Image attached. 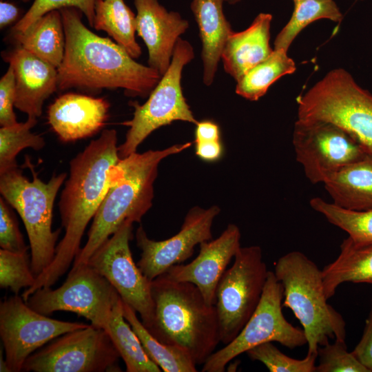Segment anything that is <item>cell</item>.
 Listing matches in <instances>:
<instances>
[{"mask_svg": "<svg viewBox=\"0 0 372 372\" xmlns=\"http://www.w3.org/2000/svg\"><path fill=\"white\" fill-rule=\"evenodd\" d=\"M119 160L116 131L110 129L104 130L70 161L69 176L59 201L65 234L51 264L22 293L25 301L37 289L54 285L68 270L81 249L85 228L107 190L112 169Z\"/></svg>", "mask_w": 372, "mask_h": 372, "instance_id": "cell-1", "label": "cell"}, {"mask_svg": "<svg viewBox=\"0 0 372 372\" xmlns=\"http://www.w3.org/2000/svg\"><path fill=\"white\" fill-rule=\"evenodd\" d=\"M59 11L65 47L57 68L59 90L121 88L132 97L149 95L162 78L158 72L135 61L118 43L90 30L79 9L69 7Z\"/></svg>", "mask_w": 372, "mask_h": 372, "instance_id": "cell-2", "label": "cell"}, {"mask_svg": "<svg viewBox=\"0 0 372 372\" xmlns=\"http://www.w3.org/2000/svg\"><path fill=\"white\" fill-rule=\"evenodd\" d=\"M191 145L189 142L161 150L134 152L118 161L112 169L107 190L93 218L87 242L72 268L86 264L98 247L125 221L141 222L152 206L159 163Z\"/></svg>", "mask_w": 372, "mask_h": 372, "instance_id": "cell-3", "label": "cell"}, {"mask_svg": "<svg viewBox=\"0 0 372 372\" xmlns=\"http://www.w3.org/2000/svg\"><path fill=\"white\" fill-rule=\"evenodd\" d=\"M153 318L148 331L159 341L184 351L203 364L220 342L216 307L198 288L165 274L151 281Z\"/></svg>", "mask_w": 372, "mask_h": 372, "instance_id": "cell-4", "label": "cell"}, {"mask_svg": "<svg viewBox=\"0 0 372 372\" xmlns=\"http://www.w3.org/2000/svg\"><path fill=\"white\" fill-rule=\"evenodd\" d=\"M273 272L283 286L282 307L290 309L302 326L307 354L318 355L329 339L345 341L346 322L328 304L322 270L314 262L300 251H291L277 260Z\"/></svg>", "mask_w": 372, "mask_h": 372, "instance_id": "cell-5", "label": "cell"}, {"mask_svg": "<svg viewBox=\"0 0 372 372\" xmlns=\"http://www.w3.org/2000/svg\"><path fill=\"white\" fill-rule=\"evenodd\" d=\"M32 180L18 166L0 173V193L19 214L25 227L30 247V265L37 278L52 262L61 229H52L53 207L67 174H54L45 183L31 168Z\"/></svg>", "mask_w": 372, "mask_h": 372, "instance_id": "cell-6", "label": "cell"}, {"mask_svg": "<svg viewBox=\"0 0 372 372\" xmlns=\"http://www.w3.org/2000/svg\"><path fill=\"white\" fill-rule=\"evenodd\" d=\"M298 119L344 130L372 158V94L342 68L333 69L297 99Z\"/></svg>", "mask_w": 372, "mask_h": 372, "instance_id": "cell-7", "label": "cell"}, {"mask_svg": "<svg viewBox=\"0 0 372 372\" xmlns=\"http://www.w3.org/2000/svg\"><path fill=\"white\" fill-rule=\"evenodd\" d=\"M194 57V49L186 40L179 38L171 64L152 90L147 101L140 105L132 102L133 118L123 124L130 128L124 142L118 146L119 158L136 152L137 147L155 130L182 121L196 125V121L182 90L183 68Z\"/></svg>", "mask_w": 372, "mask_h": 372, "instance_id": "cell-8", "label": "cell"}, {"mask_svg": "<svg viewBox=\"0 0 372 372\" xmlns=\"http://www.w3.org/2000/svg\"><path fill=\"white\" fill-rule=\"evenodd\" d=\"M268 270L259 246L240 247L216 291L219 336L225 345L240 333L258 307Z\"/></svg>", "mask_w": 372, "mask_h": 372, "instance_id": "cell-9", "label": "cell"}, {"mask_svg": "<svg viewBox=\"0 0 372 372\" xmlns=\"http://www.w3.org/2000/svg\"><path fill=\"white\" fill-rule=\"evenodd\" d=\"M284 289L273 271H269L260 302L246 324L229 344L214 352L203 364V372H223L239 355L268 342L289 349L307 344L303 329L294 327L282 313Z\"/></svg>", "mask_w": 372, "mask_h": 372, "instance_id": "cell-10", "label": "cell"}, {"mask_svg": "<svg viewBox=\"0 0 372 372\" xmlns=\"http://www.w3.org/2000/svg\"><path fill=\"white\" fill-rule=\"evenodd\" d=\"M121 298L110 282L87 263L72 268L59 287H43L25 301L37 312L49 316L70 311L83 316L93 326L105 329L113 309Z\"/></svg>", "mask_w": 372, "mask_h": 372, "instance_id": "cell-11", "label": "cell"}, {"mask_svg": "<svg viewBox=\"0 0 372 372\" xmlns=\"http://www.w3.org/2000/svg\"><path fill=\"white\" fill-rule=\"evenodd\" d=\"M120 355L107 332L92 324L65 333L37 350L25 360L30 372L121 371Z\"/></svg>", "mask_w": 372, "mask_h": 372, "instance_id": "cell-12", "label": "cell"}, {"mask_svg": "<svg viewBox=\"0 0 372 372\" xmlns=\"http://www.w3.org/2000/svg\"><path fill=\"white\" fill-rule=\"evenodd\" d=\"M292 144L296 160L312 184L324 183L342 168L368 156L344 130L322 121L298 119Z\"/></svg>", "mask_w": 372, "mask_h": 372, "instance_id": "cell-13", "label": "cell"}, {"mask_svg": "<svg viewBox=\"0 0 372 372\" xmlns=\"http://www.w3.org/2000/svg\"><path fill=\"white\" fill-rule=\"evenodd\" d=\"M89 325L50 318L18 294L6 298L0 304V336L10 372L23 371L28 358L56 338Z\"/></svg>", "mask_w": 372, "mask_h": 372, "instance_id": "cell-14", "label": "cell"}, {"mask_svg": "<svg viewBox=\"0 0 372 372\" xmlns=\"http://www.w3.org/2000/svg\"><path fill=\"white\" fill-rule=\"evenodd\" d=\"M133 223L127 220L93 253L87 264L105 277L123 302L138 313L147 328L152 320L154 302L151 280L135 264L130 247Z\"/></svg>", "mask_w": 372, "mask_h": 372, "instance_id": "cell-15", "label": "cell"}, {"mask_svg": "<svg viewBox=\"0 0 372 372\" xmlns=\"http://www.w3.org/2000/svg\"><path fill=\"white\" fill-rule=\"evenodd\" d=\"M219 213L216 205L207 209L194 207L187 213L179 231L163 240L150 239L140 225L136 240L141 253L136 264L142 273L152 281L190 258L196 245L211 239V226Z\"/></svg>", "mask_w": 372, "mask_h": 372, "instance_id": "cell-16", "label": "cell"}, {"mask_svg": "<svg viewBox=\"0 0 372 372\" xmlns=\"http://www.w3.org/2000/svg\"><path fill=\"white\" fill-rule=\"evenodd\" d=\"M240 238L238 226L229 224L217 238L201 242L198 255L191 262L174 265L164 274L173 280L195 285L205 302L215 305L217 286L241 247Z\"/></svg>", "mask_w": 372, "mask_h": 372, "instance_id": "cell-17", "label": "cell"}, {"mask_svg": "<svg viewBox=\"0 0 372 372\" xmlns=\"http://www.w3.org/2000/svg\"><path fill=\"white\" fill-rule=\"evenodd\" d=\"M136 30L146 45L148 65L163 76L169 68L176 44L189 27L176 12H168L158 0H134Z\"/></svg>", "mask_w": 372, "mask_h": 372, "instance_id": "cell-18", "label": "cell"}, {"mask_svg": "<svg viewBox=\"0 0 372 372\" xmlns=\"http://www.w3.org/2000/svg\"><path fill=\"white\" fill-rule=\"evenodd\" d=\"M1 56L14 72L15 107L37 118L45 101L58 89L57 68L19 45L2 52Z\"/></svg>", "mask_w": 372, "mask_h": 372, "instance_id": "cell-19", "label": "cell"}, {"mask_svg": "<svg viewBox=\"0 0 372 372\" xmlns=\"http://www.w3.org/2000/svg\"><path fill=\"white\" fill-rule=\"evenodd\" d=\"M109 102L103 98L66 93L48 107V120L60 141L70 143L90 137L105 125Z\"/></svg>", "mask_w": 372, "mask_h": 372, "instance_id": "cell-20", "label": "cell"}, {"mask_svg": "<svg viewBox=\"0 0 372 372\" xmlns=\"http://www.w3.org/2000/svg\"><path fill=\"white\" fill-rule=\"evenodd\" d=\"M272 16L260 13L245 30L233 32L223 48L221 60L225 72L236 81L248 70L268 57Z\"/></svg>", "mask_w": 372, "mask_h": 372, "instance_id": "cell-21", "label": "cell"}, {"mask_svg": "<svg viewBox=\"0 0 372 372\" xmlns=\"http://www.w3.org/2000/svg\"><path fill=\"white\" fill-rule=\"evenodd\" d=\"M225 0H192L191 10L202 43L203 82L209 86L215 77L225 43L234 32L223 12Z\"/></svg>", "mask_w": 372, "mask_h": 372, "instance_id": "cell-22", "label": "cell"}, {"mask_svg": "<svg viewBox=\"0 0 372 372\" xmlns=\"http://www.w3.org/2000/svg\"><path fill=\"white\" fill-rule=\"evenodd\" d=\"M332 203L344 209H372V158L369 156L338 171L324 183Z\"/></svg>", "mask_w": 372, "mask_h": 372, "instance_id": "cell-23", "label": "cell"}, {"mask_svg": "<svg viewBox=\"0 0 372 372\" xmlns=\"http://www.w3.org/2000/svg\"><path fill=\"white\" fill-rule=\"evenodd\" d=\"M327 299L344 282L372 284V243H359L349 237L340 245L336 259L322 270Z\"/></svg>", "mask_w": 372, "mask_h": 372, "instance_id": "cell-24", "label": "cell"}, {"mask_svg": "<svg viewBox=\"0 0 372 372\" xmlns=\"http://www.w3.org/2000/svg\"><path fill=\"white\" fill-rule=\"evenodd\" d=\"M16 45L56 68L65 52V37L59 10H52L33 23L25 31L12 33Z\"/></svg>", "mask_w": 372, "mask_h": 372, "instance_id": "cell-25", "label": "cell"}, {"mask_svg": "<svg viewBox=\"0 0 372 372\" xmlns=\"http://www.w3.org/2000/svg\"><path fill=\"white\" fill-rule=\"evenodd\" d=\"M94 27L105 31L134 59L142 50L135 39L136 15L123 0H95Z\"/></svg>", "mask_w": 372, "mask_h": 372, "instance_id": "cell-26", "label": "cell"}, {"mask_svg": "<svg viewBox=\"0 0 372 372\" xmlns=\"http://www.w3.org/2000/svg\"><path fill=\"white\" fill-rule=\"evenodd\" d=\"M105 330L124 361L127 372L162 371L147 355L136 333L125 320L121 298L116 303Z\"/></svg>", "mask_w": 372, "mask_h": 372, "instance_id": "cell-27", "label": "cell"}, {"mask_svg": "<svg viewBox=\"0 0 372 372\" xmlns=\"http://www.w3.org/2000/svg\"><path fill=\"white\" fill-rule=\"evenodd\" d=\"M123 311L125 320L136 333L147 355L163 371H198L196 365L184 351L156 339L138 318L136 311L123 301Z\"/></svg>", "mask_w": 372, "mask_h": 372, "instance_id": "cell-28", "label": "cell"}, {"mask_svg": "<svg viewBox=\"0 0 372 372\" xmlns=\"http://www.w3.org/2000/svg\"><path fill=\"white\" fill-rule=\"evenodd\" d=\"M295 70L296 64L287 52L273 50L236 81V93L249 101H258L275 81Z\"/></svg>", "mask_w": 372, "mask_h": 372, "instance_id": "cell-29", "label": "cell"}, {"mask_svg": "<svg viewBox=\"0 0 372 372\" xmlns=\"http://www.w3.org/2000/svg\"><path fill=\"white\" fill-rule=\"evenodd\" d=\"M289 22L277 35L274 50H287L299 32L311 23L321 19L340 22L342 15L333 0H305L294 3Z\"/></svg>", "mask_w": 372, "mask_h": 372, "instance_id": "cell-30", "label": "cell"}, {"mask_svg": "<svg viewBox=\"0 0 372 372\" xmlns=\"http://www.w3.org/2000/svg\"><path fill=\"white\" fill-rule=\"evenodd\" d=\"M309 205L329 223L347 232L354 242L372 243V209H347L320 197L312 198Z\"/></svg>", "mask_w": 372, "mask_h": 372, "instance_id": "cell-31", "label": "cell"}, {"mask_svg": "<svg viewBox=\"0 0 372 372\" xmlns=\"http://www.w3.org/2000/svg\"><path fill=\"white\" fill-rule=\"evenodd\" d=\"M37 118L28 117L24 123L1 127L0 129V173L18 166L17 154L23 149L40 150L45 145L44 138L31 132Z\"/></svg>", "mask_w": 372, "mask_h": 372, "instance_id": "cell-32", "label": "cell"}, {"mask_svg": "<svg viewBox=\"0 0 372 372\" xmlns=\"http://www.w3.org/2000/svg\"><path fill=\"white\" fill-rule=\"evenodd\" d=\"M252 360L262 362L270 372H316L318 355L295 359L283 353L271 342L256 346L247 352Z\"/></svg>", "mask_w": 372, "mask_h": 372, "instance_id": "cell-33", "label": "cell"}, {"mask_svg": "<svg viewBox=\"0 0 372 372\" xmlns=\"http://www.w3.org/2000/svg\"><path fill=\"white\" fill-rule=\"evenodd\" d=\"M36 280L27 251L13 252L0 249V287L18 294L32 287Z\"/></svg>", "mask_w": 372, "mask_h": 372, "instance_id": "cell-34", "label": "cell"}, {"mask_svg": "<svg viewBox=\"0 0 372 372\" xmlns=\"http://www.w3.org/2000/svg\"><path fill=\"white\" fill-rule=\"evenodd\" d=\"M95 0H34L25 14L12 28V33L25 31L33 23L46 13L63 8H76L85 14L89 24L94 27Z\"/></svg>", "mask_w": 372, "mask_h": 372, "instance_id": "cell-35", "label": "cell"}, {"mask_svg": "<svg viewBox=\"0 0 372 372\" xmlns=\"http://www.w3.org/2000/svg\"><path fill=\"white\" fill-rule=\"evenodd\" d=\"M319 364L316 372H369L352 352H349L345 341L335 340L333 343L318 349Z\"/></svg>", "mask_w": 372, "mask_h": 372, "instance_id": "cell-36", "label": "cell"}, {"mask_svg": "<svg viewBox=\"0 0 372 372\" xmlns=\"http://www.w3.org/2000/svg\"><path fill=\"white\" fill-rule=\"evenodd\" d=\"M11 206L0 198V246L1 249L13 251H27L28 247L23 240L17 217Z\"/></svg>", "mask_w": 372, "mask_h": 372, "instance_id": "cell-37", "label": "cell"}, {"mask_svg": "<svg viewBox=\"0 0 372 372\" xmlns=\"http://www.w3.org/2000/svg\"><path fill=\"white\" fill-rule=\"evenodd\" d=\"M16 101V85L13 70L11 66L0 79V125L10 126L17 123L14 112Z\"/></svg>", "mask_w": 372, "mask_h": 372, "instance_id": "cell-38", "label": "cell"}, {"mask_svg": "<svg viewBox=\"0 0 372 372\" xmlns=\"http://www.w3.org/2000/svg\"><path fill=\"white\" fill-rule=\"evenodd\" d=\"M352 353L369 372H372V299L362 338Z\"/></svg>", "mask_w": 372, "mask_h": 372, "instance_id": "cell-39", "label": "cell"}, {"mask_svg": "<svg viewBox=\"0 0 372 372\" xmlns=\"http://www.w3.org/2000/svg\"><path fill=\"white\" fill-rule=\"evenodd\" d=\"M196 154L207 161L218 160L222 155L223 147L220 141H196Z\"/></svg>", "mask_w": 372, "mask_h": 372, "instance_id": "cell-40", "label": "cell"}, {"mask_svg": "<svg viewBox=\"0 0 372 372\" xmlns=\"http://www.w3.org/2000/svg\"><path fill=\"white\" fill-rule=\"evenodd\" d=\"M195 142L220 141L218 125L211 121H203L196 125Z\"/></svg>", "mask_w": 372, "mask_h": 372, "instance_id": "cell-41", "label": "cell"}, {"mask_svg": "<svg viewBox=\"0 0 372 372\" xmlns=\"http://www.w3.org/2000/svg\"><path fill=\"white\" fill-rule=\"evenodd\" d=\"M19 16V8L9 1H0V28L3 29L14 22Z\"/></svg>", "mask_w": 372, "mask_h": 372, "instance_id": "cell-42", "label": "cell"}, {"mask_svg": "<svg viewBox=\"0 0 372 372\" xmlns=\"http://www.w3.org/2000/svg\"><path fill=\"white\" fill-rule=\"evenodd\" d=\"M0 371L1 372H10L6 359L2 357V352L0 353Z\"/></svg>", "mask_w": 372, "mask_h": 372, "instance_id": "cell-43", "label": "cell"}, {"mask_svg": "<svg viewBox=\"0 0 372 372\" xmlns=\"http://www.w3.org/2000/svg\"><path fill=\"white\" fill-rule=\"evenodd\" d=\"M241 0H225L226 2H227L229 4H236L238 2H240Z\"/></svg>", "mask_w": 372, "mask_h": 372, "instance_id": "cell-44", "label": "cell"}, {"mask_svg": "<svg viewBox=\"0 0 372 372\" xmlns=\"http://www.w3.org/2000/svg\"><path fill=\"white\" fill-rule=\"evenodd\" d=\"M294 3L301 1H305V0H293Z\"/></svg>", "mask_w": 372, "mask_h": 372, "instance_id": "cell-45", "label": "cell"}, {"mask_svg": "<svg viewBox=\"0 0 372 372\" xmlns=\"http://www.w3.org/2000/svg\"><path fill=\"white\" fill-rule=\"evenodd\" d=\"M21 1H23V2L27 3V2H28L30 0H21Z\"/></svg>", "mask_w": 372, "mask_h": 372, "instance_id": "cell-46", "label": "cell"}]
</instances>
